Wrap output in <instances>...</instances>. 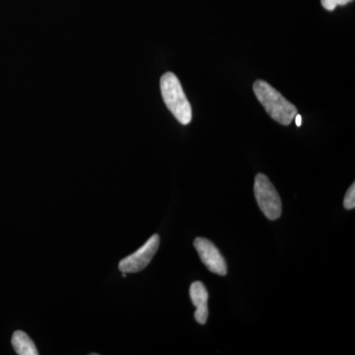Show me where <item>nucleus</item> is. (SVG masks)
I'll use <instances>...</instances> for the list:
<instances>
[{"label":"nucleus","instance_id":"nucleus-5","mask_svg":"<svg viewBox=\"0 0 355 355\" xmlns=\"http://www.w3.org/2000/svg\"><path fill=\"white\" fill-rule=\"evenodd\" d=\"M200 260L210 272L218 275H226L227 266L219 250L214 246V243L205 238H197L193 242Z\"/></svg>","mask_w":355,"mask_h":355},{"label":"nucleus","instance_id":"nucleus-8","mask_svg":"<svg viewBox=\"0 0 355 355\" xmlns=\"http://www.w3.org/2000/svg\"><path fill=\"white\" fill-rule=\"evenodd\" d=\"M343 205L347 209H354L355 207V184H352V187L347 191L345 195Z\"/></svg>","mask_w":355,"mask_h":355},{"label":"nucleus","instance_id":"nucleus-2","mask_svg":"<svg viewBox=\"0 0 355 355\" xmlns=\"http://www.w3.org/2000/svg\"><path fill=\"white\" fill-rule=\"evenodd\" d=\"M161 94L166 106L173 116L182 125H189L191 121V106L178 77L172 72H167L161 77Z\"/></svg>","mask_w":355,"mask_h":355},{"label":"nucleus","instance_id":"nucleus-3","mask_svg":"<svg viewBox=\"0 0 355 355\" xmlns=\"http://www.w3.org/2000/svg\"><path fill=\"white\" fill-rule=\"evenodd\" d=\"M254 197L266 218L277 220L282 216V200L268 177L258 174L254 178Z\"/></svg>","mask_w":355,"mask_h":355},{"label":"nucleus","instance_id":"nucleus-6","mask_svg":"<svg viewBox=\"0 0 355 355\" xmlns=\"http://www.w3.org/2000/svg\"><path fill=\"white\" fill-rule=\"evenodd\" d=\"M191 302L197 308L195 318L198 324H205L209 318V292L205 288V284L200 282H193L190 288Z\"/></svg>","mask_w":355,"mask_h":355},{"label":"nucleus","instance_id":"nucleus-7","mask_svg":"<svg viewBox=\"0 0 355 355\" xmlns=\"http://www.w3.org/2000/svg\"><path fill=\"white\" fill-rule=\"evenodd\" d=\"M12 347L16 354L19 355H37L39 354L34 342L27 334L17 331L12 336Z\"/></svg>","mask_w":355,"mask_h":355},{"label":"nucleus","instance_id":"nucleus-9","mask_svg":"<svg viewBox=\"0 0 355 355\" xmlns=\"http://www.w3.org/2000/svg\"><path fill=\"white\" fill-rule=\"evenodd\" d=\"M352 0H321L322 6L329 11L335 10L338 6H347Z\"/></svg>","mask_w":355,"mask_h":355},{"label":"nucleus","instance_id":"nucleus-1","mask_svg":"<svg viewBox=\"0 0 355 355\" xmlns=\"http://www.w3.org/2000/svg\"><path fill=\"white\" fill-rule=\"evenodd\" d=\"M253 90L257 99L272 120L282 125H291L298 113L297 108L292 103L263 80L254 81Z\"/></svg>","mask_w":355,"mask_h":355},{"label":"nucleus","instance_id":"nucleus-10","mask_svg":"<svg viewBox=\"0 0 355 355\" xmlns=\"http://www.w3.org/2000/svg\"><path fill=\"white\" fill-rule=\"evenodd\" d=\"M294 120H295L296 125L301 127V125H302V116H301V114H296Z\"/></svg>","mask_w":355,"mask_h":355},{"label":"nucleus","instance_id":"nucleus-4","mask_svg":"<svg viewBox=\"0 0 355 355\" xmlns=\"http://www.w3.org/2000/svg\"><path fill=\"white\" fill-rule=\"evenodd\" d=\"M160 238L157 234L149 238L148 241L135 253L130 254L119 263V268L123 273H135L144 270L153 261V257L157 252Z\"/></svg>","mask_w":355,"mask_h":355}]
</instances>
